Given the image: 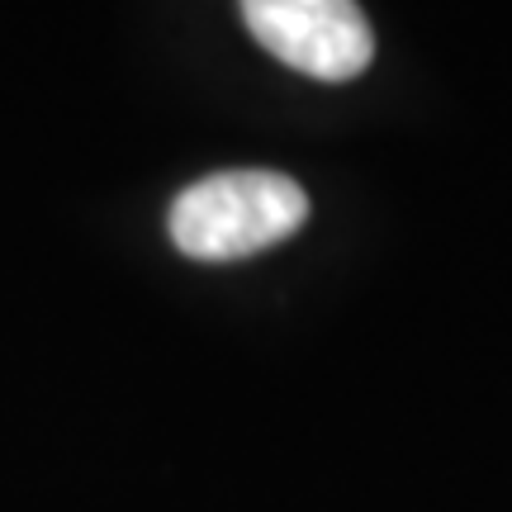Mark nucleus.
<instances>
[{"mask_svg": "<svg viewBox=\"0 0 512 512\" xmlns=\"http://www.w3.org/2000/svg\"><path fill=\"white\" fill-rule=\"evenodd\" d=\"M242 19L266 53L313 81H351L375 57L356 0H242Z\"/></svg>", "mask_w": 512, "mask_h": 512, "instance_id": "f03ea898", "label": "nucleus"}, {"mask_svg": "<svg viewBox=\"0 0 512 512\" xmlns=\"http://www.w3.org/2000/svg\"><path fill=\"white\" fill-rule=\"evenodd\" d=\"M309 195L280 171H219L185 185L171 204V242L190 261H242L294 238Z\"/></svg>", "mask_w": 512, "mask_h": 512, "instance_id": "f257e3e1", "label": "nucleus"}]
</instances>
